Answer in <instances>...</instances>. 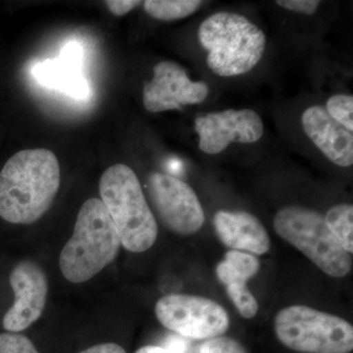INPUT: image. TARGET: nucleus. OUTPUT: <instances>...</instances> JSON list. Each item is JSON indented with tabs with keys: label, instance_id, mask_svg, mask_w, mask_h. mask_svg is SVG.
Masks as SVG:
<instances>
[{
	"label": "nucleus",
	"instance_id": "1",
	"mask_svg": "<svg viewBox=\"0 0 353 353\" xmlns=\"http://www.w3.org/2000/svg\"><path fill=\"white\" fill-rule=\"evenodd\" d=\"M60 185L54 153L44 148L15 153L0 171V217L29 225L46 214Z\"/></svg>",
	"mask_w": 353,
	"mask_h": 353
},
{
	"label": "nucleus",
	"instance_id": "2",
	"mask_svg": "<svg viewBox=\"0 0 353 353\" xmlns=\"http://www.w3.org/2000/svg\"><path fill=\"white\" fill-rule=\"evenodd\" d=\"M121 241L101 199L85 201L77 216L71 239L60 253L59 267L69 282L82 284L114 261Z\"/></svg>",
	"mask_w": 353,
	"mask_h": 353
},
{
	"label": "nucleus",
	"instance_id": "3",
	"mask_svg": "<svg viewBox=\"0 0 353 353\" xmlns=\"http://www.w3.org/2000/svg\"><path fill=\"white\" fill-rule=\"evenodd\" d=\"M199 43L208 51L209 69L220 77L243 75L257 66L263 57L264 32L245 16L217 12L199 28Z\"/></svg>",
	"mask_w": 353,
	"mask_h": 353
},
{
	"label": "nucleus",
	"instance_id": "4",
	"mask_svg": "<svg viewBox=\"0 0 353 353\" xmlns=\"http://www.w3.org/2000/svg\"><path fill=\"white\" fill-rule=\"evenodd\" d=\"M99 194L125 250H150L157 241V222L136 173L125 164L109 167L99 181Z\"/></svg>",
	"mask_w": 353,
	"mask_h": 353
},
{
	"label": "nucleus",
	"instance_id": "5",
	"mask_svg": "<svg viewBox=\"0 0 353 353\" xmlns=\"http://www.w3.org/2000/svg\"><path fill=\"white\" fill-rule=\"evenodd\" d=\"M274 228L281 238L327 275L343 278L352 271V254L336 240L320 213L301 206H288L276 214Z\"/></svg>",
	"mask_w": 353,
	"mask_h": 353
},
{
	"label": "nucleus",
	"instance_id": "6",
	"mask_svg": "<svg viewBox=\"0 0 353 353\" xmlns=\"http://www.w3.org/2000/svg\"><path fill=\"white\" fill-rule=\"evenodd\" d=\"M278 340L301 353H348L353 348V327L338 316L309 306H288L275 318Z\"/></svg>",
	"mask_w": 353,
	"mask_h": 353
},
{
	"label": "nucleus",
	"instance_id": "7",
	"mask_svg": "<svg viewBox=\"0 0 353 353\" xmlns=\"http://www.w3.org/2000/svg\"><path fill=\"white\" fill-rule=\"evenodd\" d=\"M155 315L165 328L192 340L217 338L230 327L229 315L219 303L192 294L161 297L155 305Z\"/></svg>",
	"mask_w": 353,
	"mask_h": 353
},
{
	"label": "nucleus",
	"instance_id": "8",
	"mask_svg": "<svg viewBox=\"0 0 353 353\" xmlns=\"http://www.w3.org/2000/svg\"><path fill=\"white\" fill-rule=\"evenodd\" d=\"M148 192L158 217L170 231L181 236L196 234L205 216L196 192L176 176L153 172Z\"/></svg>",
	"mask_w": 353,
	"mask_h": 353
},
{
	"label": "nucleus",
	"instance_id": "9",
	"mask_svg": "<svg viewBox=\"0 0 353 353\" xmlns=\"http://www.w3.org/2000/svg\"><path fill=\"white\" fill-rule=\"evenodd\" d=\"M208 92V83L194 82L181 65L165 60L155 65L152 80L143 87V106L152 113L182 110L205 101Z\"/></svg>",
	"mask_w": 353,
	"mask_h": 353
},
{
	"label": "nucleus",
	"instance_id": "10",
	"mask_svg": "<svg viewBox=\"0 0 353 353\" xmlns=\"http://www.w3.org/2000/svg\"><path fill=\"white\" fill-rule=\"evenodd\" d=\"M194 129L199 148L208 154L224 152L232 143H256L264 134L263 122L252 109H228L199 116Z\"/></svg>",
	"mask_w": 353,
	"mask_h": 353
},
{
	"label": "nucleus",
	"instance_id": "11",
	"mask_svg": "<svg viewBox=\"0 0 353 353\" xmlns=\"http://www.w3.org/2000/svg\"><path fill=\"white\" fill-rule=\"evenodd\" d=\"M9 282L15 301L4 315L3 327L9 333H19L43 315L48 299V278L38 263L23 260L11 271Z\"/></svg>",
	"mask_w": 353,
	"mask_h": 353
},
{
	"label": "nucleus",
	"instance_id": "12",
	"mask_svg": "<svg viewBox=\"0 0 353 353\" xmlns=\"http://www.w3.org/2000/svg\"><path fill=\"white\" fill-rule=\"evenodd\" d=\"M304 132L330 161L340 167L353 164V132L334 121L324 106L306 109L301 117Z\"/></svg>",
	"mask_w": 353,
	"mask_h": 353
},
{
	"label": "nucleus",
	"instance_id": "13",
	"mask_svg": "<svg viewBox=\"0 0 353 353\" xmlns=\"http://www.w3.org/2000/svg\"><path fill=\"white\" fill-rule=\"evenodd\" d=\"M259 259L250 253L229 250L216 267L218 280L226 287L227 294L240 314L252 319L257 314L259 303L246 283L259 273Z\"/></svg>",
	"mask_w": 353,
	"mask_h": 353
},
{
	"label": "nucleus",
	"instance_id": "14",
	"mask_svg": "<svg viewBox=\"0 0 353 353\" xmlns=\"http://www.w3.org/2000/svg\"><path fill=\"white\" fill-rule=\"evenodd\" d=\"M213 223L219 240L233 250L263 255L270 250L268 232L259 218L246 211H218Z\"/></svg>",
	"mask_w": 353,
	"mask_h": 353
},
{
	"label": "nucleus",
	"instance_id": "15",
	"mask_svg": "<svg viewBox=\"0 0 353 353\" xmlns=\"http://www.w3.org/2000/svg\"><path fill=\"white\" fill-rule=\"evenodd\" d=\"M32 74L43 87L59 90L77 99L90 97V85L81 72V66L60 57L39 62L32 69Z\"/></svg>",
	"mask_w": 353,
	"mask_h": 353
},
{
	"label": "nucleus",
	"instance_id": "16",
	"mask_svg": "<svg viewBox=\"0 0 353 353\" xmlns=\"http://www.w3.org/2000/svg\"><path fill=\"white\" fill-rule=\"evenodd\" d=\"M199 0H146L143 2L145 12L161 21H173L189 17L201 6Z\"/></svg>",
	"mask_w": 353,
	"mask_h": 353
},
{
	"label": "nucleus",
	"instance_id": "17",
	"mask_svg": "<svg viewBox=\"0 0 353 353\" xmlns=\"http://www.w3.org/2000/svg\"><path fill=\"white\" fill-rule=\"evenodd\" d=\"M327 226L350 254L353 252V206L343 203L334 206L324 216Z\"/></svg>",
	"mask_w": 353,
	"mask_h": 353
},
{
	"label": "nucleus",
	"instance_id": "18",
	"mask_svg": "<svg viewBox=\"0 0 353 353\" xmlns=\"http://www.w3.org/2000/svg\"><path fill=\"white\" fill-rule=\"evenodd\" d=\"M325 109L334 121L353 132L352 95L334 94L330 97Z\"/></svg>",
	"mask_w": 353,
	"mask_h": 353
},
{
	"label": "nucleus",
	"instance_id": "19",
	"mask_svg": "<svg viewBox=\"0 0 353 353\" xmlns=\"http://www.w3.org/2000/svg\"><path fill=\"white\" fill-rule=\"evenodd\" d=\"M0 353H39L29 338L18 333L0 334Z\"/></svg>",
	"mask_w": 353,
	"mask_h": 353
},
{
	"label": "nucleus",
	"instance_id": "20",
	"mask_svg": "<svg viewBox=\"0 0 353 353\" xmlns=\"http://www.w3.org/2000/svg\"><path fill=\"white\" fill-rule=\"evenodd\" d=\"M199 353H246V350L234 339L217 336L202 343Z\"/></svg>",
	"mask_w": 353,
	"mask_h": 353
},
{
	"label": "nucleus",
	"instance_id": "21",
	"mask_svg": "<svg viewBox=\"0 0 353 353\" xmlns=\"http://www.w3.org/2000/svg\"><path fill=\"white\" fill-rule=\"evenodd\" d=\"M276 3L292 12L313 15L320 6L318 0H278Z\"/></svg>",
	"mask_w": 353,
	"mask_h": 353
},
{
	"label": "nucleus",
	"instance_id": "22",
	"mask_svg": "<svg viewBox=\"0 0 353 353\" xmlns=\"http://www.w3.org/2000/svg\"><path fill=\"white\" fill-rule=\"evenodd\" d=\"M141 3V1H136V0H108L105 1L109 10L116 16L126 15Z\"/></svg>",
	"mask_w": 353,
	"mask_h": 353
},
{
	"label": "nucleus",
	"instance_id": "23",
	"mask_svg": "<svg viewBox=\"0 0 353 353\" xmlns=\"http://www.w3.org/2000/svg\"><path fill=\"white\" fill-rule=\"evenodd\" d=\"M59 57L67 60V61L71 62V63L81 66L83 59L82 46L78 43H67L66 46L62 48Z\"/></svg>",
	"mask_w": 353,
	"mask_h": 353
},
{
	"label": "nucleus",
	"instance_id": "24",
	"mask_svg": "<svg viewBox=\"0 0 353 353\" xmlns=\"http://www.w3.org/2000/svg\"><path fill=\"white\" fill-rule=\"evenodd\" d=\"M79 353H127L121 345L114 343H101Z\"/></svg>",
	"mask_w": 353,
	"mask_h": 353
},
{
	"label": "nucleus",
	"instance_id": "25",
	"mask_svg": "<svg viewBox=\"0 0 353 353\" xmlns=\"http://www.w3.org/2000/svg\"><path fill=\"white\" fill-rule=\"evenodd\" d=\"M136 353H170L166 348L158 345H145L137 350Z\"/></svg>",
	"mask_w": 353,
	"mask_h": 353
}]
</instances>
